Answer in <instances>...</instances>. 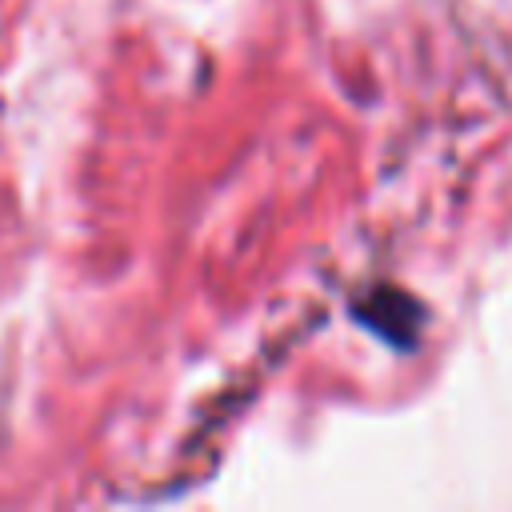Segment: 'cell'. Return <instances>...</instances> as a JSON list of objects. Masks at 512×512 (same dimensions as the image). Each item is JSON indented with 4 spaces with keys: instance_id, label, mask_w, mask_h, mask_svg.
I'll return each instance as SVG.
<instances>
[{
    "instance_id": "1",
    "label": "cell",
    "mask_w": 512,
    "mask_h": 512,
    "mask_svg": "<svg viewBox=\"0 0 512 512\" xmlns=\"http://www.w3.org/2000/svg\"><path fill=\"white\" fill-rule=\"evenodd\" d=\"M352 312H356V320H360L364 328H372V332H376V336H384L388 344H396V348H412L420 308H416L404 292H392V288L372 292V296L356 300V308H352Z\"/></svg>"
}]
</instances>
